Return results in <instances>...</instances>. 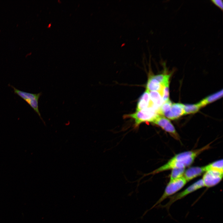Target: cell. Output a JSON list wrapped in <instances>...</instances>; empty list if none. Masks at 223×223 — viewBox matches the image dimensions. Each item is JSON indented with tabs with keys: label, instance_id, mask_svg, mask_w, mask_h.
Wrapping results in <instances>:
<instances>
[{
	"label": "cell",
	"instance_id": "6da1fadb",
	"mask_svg": "<svg viewBox=\"0 0 223 223\" xmlns=\"http://www.w3.org/2000/svg\"><path fill=\"white\" fill-rule=\"evenodd\" d=\"M210 144H208L200 149L177 154L163 165L148 174H155L175 168H186L191 165L196 158L201 153L208 149L210 147Z\"/></svg>",
	"mask_w": 223,
	"mask_h": 223
},
{
	"label": "cell",
	"instance_id": "7a4b0ae2",
	"mask_svg": "<svg viewBox=\"0 0 223 223\" xmlns=\"http://www.w3.org/2000/svg\"><path fill=\"white\" fill-rule=\"evenodd\" d=\"M159 111V110L155 108L149 106L145 109L136 111L134 113L128 115L126 116L134 120L135 127H137L143 123H153L160 115Z\"/></svg>",
	"mask_w": 223,
	"mask_h": 223
},
{
	"label": "cell",
	"instance_id": "3957f363",
	"mask_svg": "<svg viewBox=\"0 0 223 223\" xmlns=\"http://www.w3.org/2000/svg\"><path fill=\"white\" fill-rule=\"evenodd\" d=\"M187 182L183 176L176 179L170 180L161 197L152 207L144 212L142 216H143L148 211L160 204L165 199L176 194L186 185Z\"/></svg>",
	"mask_w": 223,
	"mask_h": 223
},
{
	"label": "cell",
	"instance_id": "277c9868",
	"mask_svg": "<svg viewBox=\"0 0 223 223\" xmlns=\"http://www.w3.org/2000/svg\"><path fill=\"white\" fill-rule=\"evenodd\" d=\"M202 179H200L188 186L183 191L169 197L168 202L164 205L159 204L155 207L165 208L168 210L171 205L176 201L183 199L190 194L204 187Z\"/></svg>",
	"mask_w": 223,
	"mask_h": 223
},
{
	"label": "cell",
	"instance_id": "5b68a950",
	"mask_svg": "<svg viewBox=\"0 0 223 223\" xmlns=\"http://www.w3.org/2000/svg\"><path fill=\"white\" fill-rule=\"evenodd\" d=\"M10 86L13 89L14 93L27 103L44 123L42 117L38 107V100L42 95V93L41 92L37 94L29 93L19 90L12 85Z\"/></svg>",
	"mask_w": 223,
	"mask_h": 223
},
{
	"label": "cell",
	"instance_id": "8992f818",
	"mask_svg": "<svg viewBox=\"0 0 223 223\" xmlns=\"http://www.w3.org/2000/svg\"><path fill=\"white\" fill-rule=\"evenodd\" d=\"M152 123L160 127L176 140H180V136L174 127L169 120L165 117L159 115Z\"/></svg>",
	"mask_w": 223,
	"mask_h": 223
},
{
	"label": "cell",
	"instance_id": "52a82bcc",
	"mask_svg": "<svg viewBox=\"0 0 223 223\" xmlns=\"http://www.w3.org/2000/svg\"><path fill=\"white\" fill-rule=\"evenodd\" d=\"M223 174V172L214 170L205 172L202 179L204 187L209 188L216 185L222 180Z\"/></svg>",
	"mask_w": 223,
	"mask_h": 223
},
{
	"label": "cell",
	"instance_id": "ba28073f",
	"mask_svg": "<svg viewBox=\"0 0 223 223\" xmlns=\"http://www.w3.org/2000/svg\"><path fill=\"white\" fill-rule=\"evenodd\" d=\"M205 172V166L191 167L185 171L183 177L188 182L200 176Z\"/></svg>",
	"mask_w": 223,
	"mask_h": 223
},
{
	"label": "cell",
	"instance_id": "9c48e42d",
	"mask_svg": "<svg viewBox=\"0 0 223 223\" xmlns=\"http://www.w3.org/2000/svg\"><path fill=\"white\" fill-rule=\"evenodd\" d=\"M184 115V104L178 103H173L172 104L170 112L167 118L174 120Z\"/></svg>",
	"mask_w": 223,
	"mask_h": 223
},
{
	"label": "cell",
	"instance_id": "30bf717a",
	"mask_svg": "<svg viewBox=\"0 0 223 223\" xmlns=\"http://www.w3.org/2000/svg\"><path fill=\"white\" fill-rule=\"evenodd\" d=\"M149 92L150 99L149 106L159 109L164 103L162 95L158 91H149Z\"/></svg>",
	"mask_w": 223,
	"mask_h": 223
},
{
	"label": "cell",
	"instance_id": "8fae6325",
	"mask_svg": "<svg viewBox=\"0 0 223 223\" xmlns=\"http://www.w3.org/2000/svg\"><path fill=\"white\" fill-rule=\"evenodd\" d=\"M150 102L149 91L146 90L141 95L138 101L136 111H139L148 107Z\"/></svg>",
	"mask_w": 223,
	"mask_h": 223
},
{
	"label": "cell",
	"instance_id": "7c38bea8",
	"mask_svg": "<svg viewBox=\"0 0 223 223\" xmlns=\"http://www.w3.org/2000/svg\"><path fill=\"white\" fill-rule=\"evenodd\" d=\"M163 86L156 79L151 76L148 80L146 90L149 91H159L162 95Z\"/></svg>",
	"mask_w": 223,
	"mask_h": 223
},
{
	"label": "cell",
	"instance_id": "4fadbf2b",
	"mask_svg": "<svg viewBox=\"0 0 223 223\" xmlns=\"http://www.w3.org/2000/svg\"><path fill=\"white\" fill-rule=\"evenodd\" d=\"M222 95L223 90H222L206 97L201 100L199 103L202 107L222 97Z\"/></svg>",
	"mask_w": 223,
	"mask_h": 223
},
{
	"label": "cell",
	"instance_id": "5bb4252c",
	"mask_svg": "<svg viewBox=\"0 0 223 223\" xmlns=\"http://www.w3.org/2000/svg\"><path fill=\"white\" fill-rule=\"evenodd\" d=\"M206 172L208 170H214L223 172L222 159L215 161L205 166Z\"/></svg>",
	"mask_w": 223,
	"mask_h": 223
},
{
	"label": "cell",
	"instance_id": "9a60e30c",
	"mask_svg": "<svg viewBox=\"0 0 223 223\" xmlns=\"http://www.w3.org/2000/svg\"><path fill=\"white\" fill-rule=\"evenodd\" d=\"M171 75V74H161L151 76L157 80L164 86V85L169 84V81Z\"/></svg>",
	"mask_w": 223,
	"mask_h": 223
},
{
	"label": "cell",
	"instance_id": "2e32d148",
	"mask_svg": "<svg viewBox=\"0 0 223 223\" xmlns=\"http://www.w3.org/2000/svg\"><path fill=\"white\" fill-rule=\"evenodd\" d=\"M201 107L199 103L196 104L184 105V114L195 113Z\"/></svg>",
	"mask_w": 223,
	"mask_h": 223
},
{
	"label": "cell",
	"instance_id": "e0dca14e",
	"mask_svg": "<svg viewBox=\"0 0 223 223\" xmlns=\"http://www.w3.org/2000/svg\"><path fill=\"white\" fill-rule=\"evenodd\" d=\"M185 168H175L172 169L170 180L179 178L183 176Z\"/></svg>",
	"mask_w": 223,
	"mask_h": 223
},
{
	"label": "cell",
	"instance_id": "ac0fdd59",
	"mask_svg": "<svg viewBox=\"0 0 223 223\" xmlns=\"http://www.w3.org/2000/svg\"><path fill=\"white\" fill-rule=\"evenodd\" d=\"M169 84H166L163 86L162 96L164 103L165 102L169 100Z\"/></svg>",
	"mask_w": 223,
	"mask_h": 223
},
{
	"label": "cell",
	"instance_id": "d6986e66",
	"mask_svg": "<svg viewBox=\"0 0 223 223\" xmlns=\"http://www.w3.org/2000/svg\"><path fill=\"white\" fill-rule=\"evenodd\" d=\"M211 1L222 11L223 10V1L222 0H212Z\"/></svg>",
	"mask_w": 223,
	"mask_h": 223
}]
</instances>
